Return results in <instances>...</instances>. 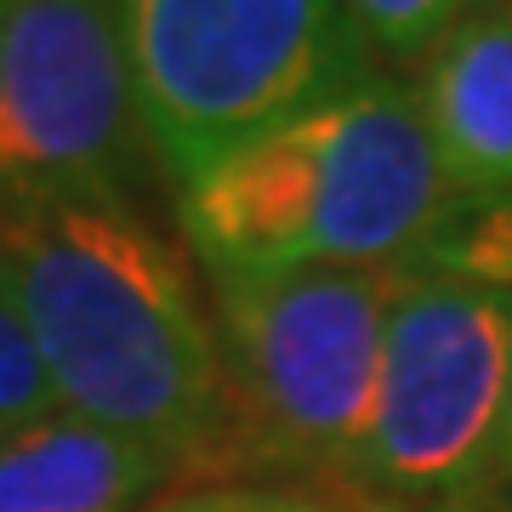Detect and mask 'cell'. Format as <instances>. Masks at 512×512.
<instances>
[{"mask_svg": "<svg viewBox=\"0 0 512 512\" xmlns=\"http://www.w3.org/2000/svg\"><path fill=\"white\" fill-rule=\"evenodd\" d=\"M416 97L450 194H512V12L473 0V12L421 57Z\"/></svg>", "mask_w": 512, "mask_h": 512, "instance_id": "52a82bcc", "label": "cell"}, {"mask_svg": "<svg viewBox=\"0 0 512 512\" xmlns=\"http://www.w3.org/2000/svg\"><path fill=\"white\" fill-rule=\"evenodd\" d=\"M399 268H211L205 291L228 370L222 478L359 484L382 399L387 308Z\"/></svg>", "mask_w": 512, "mask_h": 512, "instance_id": "3957f363", "label": "cell"}, {"mask_svg": "<svg viewBox=\"0 0 512 512\" xmlns=\"http://www.w3.org/2000/svg\"><path fill=\"white\" fill-rule=\"evenodd\" d=\"M421 512H478L473 501H439V507H421Z\"/></svg>", "mask_w": 512, "mask_h": 512, "instance_id": "4fadbf2b", "label": "cell"}, {"mask_svg": "<svg viewBox=\"0 0 512 512\" xmlns=\"http://www.w3.org/2000/svg\"><path fill=\"white\" fill-rule=\"evenodd\" d=\"M450 205L416 80L382 63L177 188L205 274L399 268L427 251Z\"/></svg>", "mask_w": 512, "mask_h": 512, "instance_id": "7a4b0ae2", "label": "cell"}, {"mask_svg": "<svg viewBox=\"0 0 512 512\" xmlns=\"http://www.w3.org/2000/svg\"><path fill=\"white\" fill-rule=\"evenodd\" d=\"M512 427V296L399 262L359 484L399 507L473 501Z\"/></svg>", "mask_w": 512, "mask_h": 512, "instance_id": "5b68a950", "label": "cell"}, {"mask_svg": "<svg viewBox=\"0 0 512 512\" xmlns=\"http://www.w3.org/2000/svg\"><path fill=\"white\" fill-rule=\"evenodd\" d=\"M416 262L444 268V274H467L478 285H495V291L512 296V194H501V200H456ZM495 495H512V427L473 501H495Z\"/></svg>", "mask_w": 512, "mask_h": 512, "instance_id": "9c48e42d", "label": "cell"}, {"mask_svg": "<svg viewBox=\"0 0 512 512\" xmlns=\"http://www.w3.org/2000/svg\"><path fill=\"white\" fill-rule=\"evenodd\" d=\"M183 484L154 444L74 410H46L0 439V512H143Z\"/></svg>", "mask_w": 512, "mask_h": 512, "instance_id": "ba28073f", "label": "cell"}, {"mask_svg": "<svg viewBox=\"0 0 512 512\" xmlns=\"http://www.w3.org/2000/svg\"><path fill=\"white\" fill-rule=\"evenodd\" d=\"M46 410H57V393L46 382V370H40V353L29 342V330H23L18 308H12V296L0 285V439L29 427Z\"/></svg>", "mask_w": 512, "mask_h": 512, "instance_id": "7c38bea8", "label": "cell"}, {"mask_svg": "<svg viewBox=\"0 0 512 512\" xmlns=\"http://www.w3.org/2000/svg\"><path fill=\"white\" fill-rule=\"evenodd\" d=\"M478 6H501V12H512V0H478Z\"/></svg>", "mask_w": 512, "mask_h": 512, "instance_id": "5bb4252c", "label": "cell"}, {"mask_svg": "<svg viewBox=\"0 0 512 512\" xmlns=\"http://www.w3.org/2000/svg\"><path fill=\"white\" fill-rule=\"evenodd\" d=\"M0 285L57 410L165 450L183 484L217 473L228 370L211 291L177 239L114 200L0 205Z\"/></svg>", "mask_w": 512, "mask_h": 512, "instance_id": "6da1fadb", "label": "cell"}, {"mask_svg": "<svg viewBox=\"0 0 512 512\" xmlns=\"http://www.w3.org/2000/svg\"><path fill=\"white\" fill-rule=\"evenodd\" d=\"M143 512H410L365 484L342 478H222V484H183L148 501Z\"/></svg>", "mask_w": 512, "mask_h": 512, "instance_id": "30bf717a", "label": "cell"}, {"mask_svg": "<svg viewBox=\"0 0 512 512\" xmlns=\"http://www.w3.org/2000/svg\"><path fill=\"white\" fill-rule=\"evenodd\" d=\"M154 160L183 188L376 69L348 0H114Z\"/></svg>", "mask_w": 512, "mask_h": 512, "instance_id": "277c9868", "label": "cell"}, {"mask_svg": "<svg viewBox=\"0 0 512 512\" xmlns=\"http://www.w3.org/2000/svg\"><path fill=\"white\" fill-rule=\"evenodd\" d=\"M348 12L365 29L376 63L393 69V63H421L473 12V0H348Z\"/></svg>", "mask_w": 512, "mask_h": 512, "instance_id": "8fae6325", "label": "cell"}, {"mask_svg": "<svg viewBox=\"0 0 512 512\" xmlns=\"http://www.w3.org/2000/svg\"><path fill=\"white\" fill-rule=\"evenodd\" d=\"M154 165L120 6L0 0V205H131Z\"/></svg>", "mask_w": 512, "mask_h": 512, "instance_id": "8992f818", "label": "cell"}, {"mask_svg": "<svg viewBox=\"0 0 512 512\" xmlns=\"http://www.w3.org/2000/svg\"><path fill=\"white\" fill-rule=\"evenodd\" d=\"M478 512H512V507H478Z\"/></svg>", "mask_w": 512, "mask_h": 512, "instance_id": "9a60e30c", "label": "cell"}]
</instances>
